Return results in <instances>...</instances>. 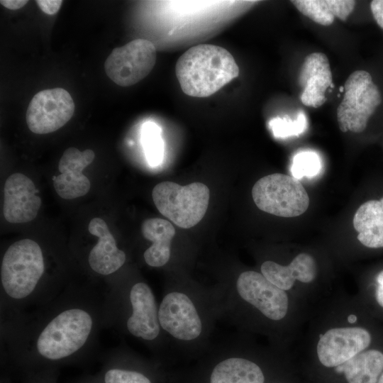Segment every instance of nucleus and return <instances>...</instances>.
Instances as JSON below:
<instances>
[{
	"mask_svg": "<svg viewBox=\"0 0 383 383\" xmlns=\"http://www.w3.org/2000/svg\"><path fill=\"white\" fill-rule=\"evenodd\" d=\"M74 108V101L65 89L42 90L33 96L27 109L28 128L36 134L54 132L71 119Z\"/></svg>",
	"mask_w": 383,
	"mask_h": 383,
	"instance_id": "8",
	"label": "nucleus"
},
{
	"mask_svg": "<svg viewBox=\"0 0 383 383\" xmlns=\"http://www.w3.org/2000/svg\"><path fill=\"white\" fill-rule=\"evenodd\" d=\"M353 224L362 245L370 248H383V197L362 204L354 215Z\"/></svg>",
	"mask_w": 383,
	"mask_h": 383,
	"instance_id": "19",
	"label": "nucleus"
},
{
	"mask_svg": "<svg viewBox=\"0 0 383 383\" xmlns=\"http://www.w3.org/2000/svg\"><path fill=\"white\" fill-rule=\"evenodd\" d=\"M261 272L271 283L284 291L290 289L295 280L304 283L313 281L316 274V265L312 256L300 253L287 266L265 261L261 266Z\"/></svg>",
	"mask_w": 383,
	"mask_h": 383,
	"instance_id": "17",
	"label": "nucleus"
},
{
	"mask_svg": "<svg viewBox=\"0 0 383 383\" xmlns=\"http://www.w3.org/2000/svg\"><path fill=\"white\" fill-rule=\"evenodd\" d=\"M95 326V316L88 307L67 306L40 326L33 340V350L47 360L66 359L88 345Z\"/></svg>",
	"mask_w": 383,
	"mask_h": 383,
	"instance_id": "2",
	"label": "nucleus"
},
{
	"mask_svg": "<svg viewBox=\"0 0 383 383\" xmlns=\"http://www.w3.org/2000/svg\"><path fill=\"white\" fill-rule=\"evenodd\" d=\"M348 321L351 323H355L356 321H357V316L355 315H350L348 317Z\"/></svg>",
	"mask_w": 383,
	"mask_h": 383,
	"instance_id": "31",
	"label": "nucleus"
},
{
	"mask_svg": "<svg viewBox=\"0 0 383 383\" xmlns=\"http://www.w3.org/2000/svg\"><path fill=\"white\" fill-rule=\"evenodd\" d=\"M145 238L152 244L144 252L145 262L155 267L165 265L170 260V245L175 234L172 224L159 218H148L141 226Z\"/></svg>",
	"mask_w": 383,
	"mask_h": 383,
	"instance_id": "18",
	"label": "nucleus"
},
{
	"mask_svg": "<svg viewBox=\"0 0 383 383\" xmlns=\"http://www.w3.org/2000/svg\"><path fill=\"white\" fill-rule=\"evenodd\" d=\"M340 92H343V91H344V87H340Z\"/></svg>",
	"mask_w": 383,
	"mask_h": 383,
	"instance_id": "33",
	"label": "nucleus"
},
{
	"mask_svg": "<svg viewBox=\"0 0 383 383\" xmlns=\"http://www.w3.org/2000/svg\"><path fill=\"white\" fill-rule=\"evenodd\" d=\"M236 287L240 296L266 317L278 321L288 310L285 292L267 280L262 274L246 271L240 274Z\"/></svg>",
	"mask_w": 383,
	"mask_h": 383,
	"instance_id": "9",
	"label": "nucleus"
},
{
	"mask_svg": "<svg viewBox=\"0 0 383 383\" xmlns=\"http://www.w3.org/2000/svg\"><path fill=\"white\" fill-rule=\"evenodd\" d=\"M156 48L150 41L138 38L114 48L104 62L107 76L121 87L144 79L156 62Z\"/></svg>",
	"mask_w": 383,
	"mask_h": 383,
	"instance_id": "7",
	"label": "nucleus"
},
{
	"mask_svg": "<svg viewBox=\"0 0 383 383\" xmlns=\"http://www.w3.org/2000/svg\"><path fill=\"white\" fill-rule=\"evenodd\" d=\"M94 157L90 149L80 151L71 147L64 151L58 165L60 174L52 177L54 188L61 198L72 199L87 194L91 184L82 171Z\"/></svg>",
	"mask_w": 383,
	"mask_h": 383,
	"instance_id": "13",
	"label": "nucleus"
},
{
	"mask_svg": "<svg viewBox=\"0 0 383 383\" xmlns=\"http://www.w3.org/2000/svg\"><path fill=\"white\" fill-rule=\"evenodd\" d=\"M299 86L303 89L301 103L318 108L326 101V90L333 83V76L327 56L322 52H313L304 59L298 77Z\"/></svg>",
	"mask_w": 383,
	"mask_h": 383,
	"instance_id": "15",
	"label": "nucleus"
},
{
	"mask_svg": "<svg viewBox=\"0 0 383 383\" xmlns=\"http://www.w3.org/2000/svg\"><path fill=\"white\" fill-rule=\"evenodd\" d=\"M105 383H151L144 374L122 369H110L104 375Z\"/></svg>",
	"mask_w": 383,
	"mask_h": 383,
	"instance_id": "26",
	"label": "nucleus"
},
{
	"mask_svg": "<svg viewBox=\"0 0 383 383\" xmlns=\"http://www.w3.org/2000/svg\"><path fill=\"white\" fill-rule=\"evenodd\" d=\"M160 326L174 338L191 340L199 336L201 319L191 299L184 294L171 292L162 299L159 309Z\"/></svg>",
	"mask_w": 383,
	"mask_h": 383,
	"instance_id": "11",
	"label": "nucleus"
},
{
	"mask_svg": "<svg viewBox=\"0 0 383 383\" xmlns=\"http://www.w3.org/2000/svg\"><path fill=\"white\" fill-rule=\"evenodd\" d=\"M33 182L22 173L11 174L4 187L3 213L11 223L33 221L38 214L41 199L36 194Z\"/></svg>",
	"mask_w": 383,
	"mask_h": 383,
	"instance_id": "12",
	"label": "nucleus"
},
{
	"mask_svg": "<svg viewBox=\"0 0 383 383\" xmlns=\"http://www.w3.org/2000/svg\"><path fill=\"white\" fill-rule=\"evenodd\" d=\"M317 354L322 365L328 367L339 366L366 349L371 335L360 327L336 328L320 336Z\"/></svg>",
	"mask_w": 383,
	"mask_h": 383,
	"instance_id": "10",
	"label": "nucleus"
},
{
	"mask_svg": "<svg viewBox=\"0 0 383 383\" xmlns=\"http://www.w3.org/2000/svg\"><path fill=\"white\" fill-rule=\"evenodd\" d=\"M292 2L302 14L326 26L331 25L335 17L345 21L355 6V1L351 0H295Z\"/></svg>",
	"mask_w": 383,
	"mask_h": 383,
	"instance_id": "21",
	"label": "nucleus"
},
{
	"mask_svg": "<svg viewBox=\"0 0 383 383\" xmlns=\"http://www.w3.org/2000/svg\"><path fill=\"white\" fill-rule=\"evenodd\" d=\"M265 377L255 363L240 357L219 362L213 370L210 383H264Z\"/></svg>",
	"mask_w": 383,
	"mask_h": 383,
	"instance_id": "22",
	"label": "nucleus"
},
{
	"mask_svg": "<svg viewBox=\"0 0 383 383\" xmlns=\"http://www.w3.org/2000/svg\"><path fill=\"white\" fill-rule=\"evenodd\" d=\"M175 73L184 94L207 97L237 77L239 67L226 49L200 44L190 48L179 57Z\"/></svg>",
	"mask_w": 383,
	"mask_h": 383,
	"instance_id": "1",
	"label": "nucleus"
},
{
	"mask_svg": "<svg viewBox=\"0 0 383 383\" xmlns=\"http://www.w3.org/2000/svg\"><path fill=\"white\" fill-rule=\"evenodd\" d=\"M323 162L318 154L313 150H305L297 152L290 167L292 176L299 180L303 177L313 178L319 174Z\"/></svg>",
	"mask_w": 383,
	"mask_h": 383,
	"instance_id": "24",
	"label": "nucleus"
},
{
	"mask_svg": "<svg viewBox=\"0 0 383 383\" xmlns=\"http://www.w3.org/2000/svg\"><path fill=\"white\" fill-rule=\"evenodd\" d=\"M142 142L149 164L152 166L160 165L164 155L160 128L153 122L145 123L142 130Z\"/></svg>",
	"mask_w": 383,
	"mask_h": 383,
	"instance_id": "23",
	"label": "nucleus"
},
{
	"mask_svg": "<svg viewBox=\"0 0 383 383\" xmlns=\"http://www.w3.org/2000/svg\"><path fill=\"white\" fill-rule=\"evenodd\" d=\"M132 313L126 322L128 331L133 335L152 340L160 333L158 310L151 289L144 282L135 284L130 292Z\"/></svg>",
	"mask_w": 383,
	"mask_h": 383,
	"instance_id": "14",
	"label": "nucleus"
},
{
	"mask_svg": "<svg viewBox=\"0 0 383 383\" xmlns=\"http://www.w3.org/2000/svg\"><path fill=\"white\" fill-rule=\"evenodd\" d=\"M343 87V99L337 109L340 130L361 133L382 102L380 91L370 74L365 70L353 72Z\"/></svg>",
	"mask_w": 383,
	"mask_h": 383,
	"instance_id": "6",
	"label": "nucleus"
},
{
	"mask_svg": "<svg viewBox=\"0 0 383 383\" xmlns=\"http://www.w3.org/2000/svg\"><path fill=\"white\" fill-rule=\"evenodd\" d=\"M377 383H383V373L379 377Z\"/></svg>",
	"mask_w": 383,
	"mask_h": 383,
	"instance_id": "32",
	"label": "nucleus"
},
{
	"mask_svg": "<svg viewBox=\"0 0 383 383\" xmlns=\"http://www.w3.org/2000/svg\"><path fill=\"white\" fill-rule=\"evenodd\" d=\"M370 9L377 23L383 29V0L372 1Z\"/></svg>",
	"mask_w": 383,
	"mask_h": 383,
	"instance_id": "28",
	"label": "nucleus"
},
{
	"mask_svg": "<svg viewBox=\"0 0 383 383\" xmlns=\"http://www.w3.org/2000/svg\"><path fill=\"white\" fill-rule=\"evenodd\" d=\"M255 205L262 211L280 217L301 215L309 206V195L299 180L274 173L258 179L252 189Z\"/></svg>",
	"mask_w": 383,
	"mask_h": 383,
	"instance_id": "5",
	"label": "nucleus"
},
{
	"mask_svg": "<svg viewBox=\"0 0 383 383\" xmlns=\"http://www.w3.org/2000/svg\"><path fill=\"white\" fill-rule=\"evenodd\" d=\"M88 231L99 239L88 256L91 269L101 275L116 272L123 266L126 257L125 252L118 248L106 222L101 218H94L88 225Z\"/></svg>",
	"mask_w": 383,
	"mask_h": 383,
	"instance_id": "16",
	"label": "nucleus"
},
{
	"mask_svg": "<svg viewBox=\"0 0 383 383\" xmlns=\"http://www.w3.org/2000/svg\"><path fill=\"white\" fill-rule=\"evenodd\" d=\"M348 383H377L383 371V353L377 350L362 351L337 368Z\"/></svg>",
	"mask_w": 383,
	"mask_h": 383,
	"instance_id": "20",
	"label": "nucleus"
},
{
	"mask_svg": "<svg viewBox=\"0 0 383 383\" xmlns=\"http://www.w3.org/2000/svg\"><path fill=\"white\" fill-rule=\"evenodd\" d=\"M38 6L41 11L48 15L55 14L60 9L62 1L61 0H38Z\"/></svg>",
	"mask_w": 383,
	"mask_h": 383,
	"instance_id": "27",
	"label": "nucleus"
},
{
	"mask_svg": "<svg viewBox=\"0 0 383 383\" xmlns=\"http://www.w3.org/2000/svg\"><path fill=\"white\" fill-rule=\"evenodd\" d=\"M209 195L208 187L201 182L182 186L166 181L155 185L152 192L157 210L182 228H192L203 218Z\"/></svg>",
	"mask_w": 383,
	"mask_h": 383,
	"instance_id": "4",
	"label": "nucleus"
},
{
	"mask_svg": "<svg viewBox=\"0 0 383 383\" xmlns=\"http://www.w3.org/2000/svg\"><path fill=\"white\" fill-rule=\"evenodd\" d=\"M44 272V257L38 243L28 238L14 242L7 248L1 260L4 294L15 303L31 300L36 296L35 291Z\"/></svg>",
	"mask_w": 383,
	"mask_h": 383,
	"instance_id": "3",
	"label": "nucleus"
},
{
	"mask_svg": "<svg viewBox=\"0 0 383 383\" xmlns=\"http://www.w3.org/2000/svg\"><path fill=\"white\" fill-rule=\"evenodd\" d=\"M377 282L378 287L376 290V299L379 304L383 307V270L378 274Z\"/></svg>",
	"mask_w": 383,
	"mask_h": 383,
	"instance_id": "30",
	"label": "nucleus"
},
{
	"mask_svg": "<svg viewBox=\"0 0 383 383\" xmlns=\"http://www.w3.org/2000/svg\"><path fill=\"white\" fill-rule=\"evenodd\" d=\"M270 127L275 138L299 136L306 130V116L303 112H299L296 119H292L288 116L274 118L270 121Z\"/></svg>",
	"mask_w": 383,
	"mask_h": 383,
	"instance_id": "25",
	"label": "nucleus"
},
{
	"mask_svg": "<svg viewBox=\"0 0 383 383\" xmlns=\"http://www.w3.org/2000/svg\"><path fill=\"white\" fill-rule=\"evenodd\" d=\"M0 3L4 7L11 9L16 10L24 6L28 1L26 0H1Z\"/></svg>",
	"mask_w": 383,
	"mask_h": 383,
	"instance_id": "29",
	"label": "nucleus"
}]
</instances>
